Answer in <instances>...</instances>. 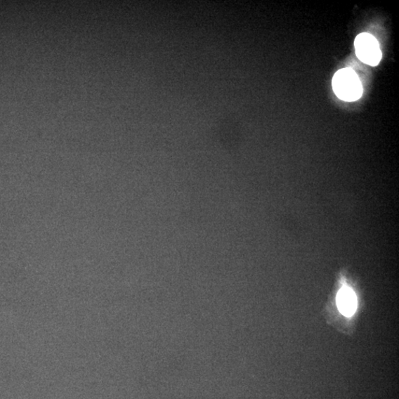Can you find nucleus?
Masks as SVG:
<instances>
[{
    "instance_id": "obj_1",
    "label": "nucleus",
    "mask_w": 399,
    "mask_h": 399,
    "mask_svg": "<svg viewBox=\"0 0 399 399\" xmlns=\"http://www.w3.org/2000/svg\"><path fill=\"white\" fill-rule=\"evenodd\" d=\"M332 87L336 96L345 102H355L363 93L359 77L349 67L337 71L332 80Z\"/></svg>"
},
{
    "instance_id": "obj_2",
    "label": "nucleus",
    "mask_w": 399,
    "mask_h": 399,
    "mask_svg": "<svg viewBox=\"0 0 399 399\" xmlns=\"http://www.w3.org/2000/svg\"><path fill=\"white\" fill-rule=\"evenodd\" d=\"M354 46L356 56L362 63L370 66L379 64L382 54L379 41L373 35L367 33L359 34L355 39Z\"/></svg>"
},
{
    "instance_id": "obj_3",
    "label": "nucleus",
    "mask_w": 399,
    "mask_h": 399,
    "mask_svg": "<svg viewBox=\"0 0 399 399\" xmlns=\"http://www.w3.org/2000/svg\"><path fill=\"white\" fill-rule=\"evenodd\" d=\"M336 304L339 311L346 317H351L358 308V299L349 287L341 288L336 296Z\"/></svg>"
}]
</instances>
